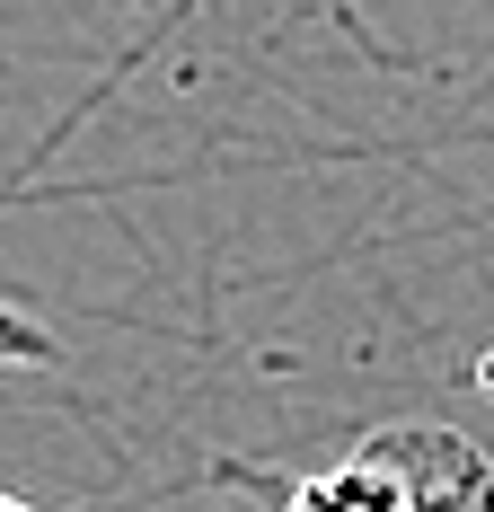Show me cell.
I'll return each instance as SVG.
<instances>
[{
	"label": "cell",
	"instance_id": "6da1fadb",
	"mask_svg": "<svg viewBox=\"0 0 494 512\" xmlns=\"http://www.w3.org/2000/svg\"><path fill=\"white\" fill-rule=\"evenodd\" d=\"M239 486H265L274 512H494V451L459 424L406 415L362 433L345 460L274 477V468H221Z\"/></svg>",
	"mask_w": 494,
	"mask_h": 512
},
{
	"label": "cell",
	"instance_id": "7a4b0ae2",
	"mask_svg": "<svg viewBox=\"0 0 494 512\" xmlns=\"http://www.w3.org/2000/svg\"><path fill=\"white\" fill-rule=\"evenodd\" d=\"M36 362H53V336L0 301V371H36ZM0 512H36V504H9V495H0Z\"/></svg>",
	"mask_w": 494,
	"mask_h": 512
}]
</instances>
